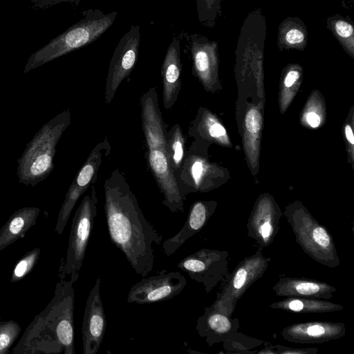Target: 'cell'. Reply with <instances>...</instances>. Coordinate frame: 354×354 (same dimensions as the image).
<instances>
[{
  "instance_id": "19",
  "label": "cell",
  "mask_w": 354,
  "mask_h": 354,
  "mask_svg": "<svg viewBox=\"0 0 354 354\" xmlns=\"http://www.w3.org/2000/svg\"><path fill=\"white\" fill-rule=\"evenodd\" d=\"M272 290L278 297L330 299L335 287L316 279L280 276Z\"/></svg>"
},
{
  "instance_id": "29",
  "label": "cell",
  "mask_w": 354,
  "mask_h": 354,
  "mask_svg": "<svg viewBox=\"0 0 354 354\" xmlns=\"http://www.w3.org/2000/svg\"><path fill=\"white\" fill-rule=\"evenodd\" d=\"M40 252V248H35L26 253L17 262L11 275L12 283L21 280L32 270L38 261Z\"/></svg>"
},
{
  "instance_id": "5",
  "label": "cell",
  "mask_w": 354,
  "mask_h": 354,
  "mask_svg": "<svg viewBox=\"0 0 354 354\" xmlns=\"http://www.w3.org/2000/svg\"><path fill=\"white\" fill-rule=\"evenodd\" d=\"M117 12L86 11L78 22L32 53L23 69L24 74L95 41L113 23Z\"/></svg>"
},
{
  "instance_id": "34",
  "label": "cell",
  "mask_w": 354,
  "mask_h": 354,
  "mask_svg": "<svg viewBox=\"0 0 354 354\" xmlns=\"http://www.w3.org/2000/svg\"><path fill=\"white\" fill-rule=\"evenodd\" d=\"M67 1L71 0H31L30 7L32 9H45L59 2Z\"/></svg>"
},
{
  "instance_id": "27",
  "label": "cell",
  "mask_w": 354,
  "mask_h": 354,
  "mask_svg": "<svg viewBox=\"0 0 354 354\" xmlns=\"http://www.w3.org/2000/svg\"><path fill=\"white\" fill-rule=\"evenodd\" d=\"M196 130L202 136L221 144L229 143L224 127L209 111H204L196 125Z\"/></svg>"
},
{
  "instance_id": "2",
  "label": "cell",
  "mask_w": 354,
  "mask_h": 354,
  "mask_svg": "<svg viewBox=\"0 0 354 354\" xmlns=\"http://www.w3.org/2000/svg\"><path fill=\"white\" fill-rule=\"evenodd\" d=\"M59 274L53 297L28 325L11 353L75 354L73 283L79 276L71 275L66 281L61 268Z\"/></svg>"
},
{
  "instance_id": "25",
  "label": "cell",
  "mask_w": 354,
  "mask_h": 354,
  "mask_svg": "<svg viewBox=\"0 0 354 354\" xmlns=\"http://www.w3.org/2000/svg\"><path fill=\"white\" fill-rule=\"evenodd\" d=\"M326 28L331 31L345 52L354 57V27L348 17L335 15L326 19Z\"/></svg>"
},
{
  "instance_id": "18",
  "label": "cell",
  "mask_w": 354,
  "mask_h": 354,
  "mask_svg": "<svg viewBox=\"0 0 354 354\" xmlns=\"http://www.w3.org/2000/svg\"><path fill=\"white\" fill-rule=\"evenodd\" d=\"M216 205L213 201H197L189 210L187 220L174 236L163 242L162 251L171 257L187 239L198 233L206 225Z\"/></svg>"
},
{
  "instance_id": "20",
  "label": "cell",
  "mask_w": 354,
  "mask_h": 354,
  "mask_svg": "<svg viewBox=\"0 0 354 354\" xmlns=\"http://www.w3.org/2000/svg\"><path fill=\"white\" fill-rule=\"evenodd\" d=\"M180 44L174 38L167 50L161 68L162 78V100L166 109L175 104L181 88Z\"/></svg>"
},
{
  "instance_id": "36",
  "label": "cell",
  "mask_w": 354,
  "mask_h": 354,
  "mask_svg": "<svg viewBox=\"0 0 354 354\" xmlns=\"http://www.w3.org/2000/svg\"><path fill=\"white\" fill-rule=\"evenodd\" d=\"M0 215H1V212H0Z\"/></svg>"
},
{
  "instance_id": "17",
  "label": "cell",
  "mask_w": 354,
  "mask_h": 354,
  "mask_svg": "<svg viewBox=\"0 0 354 354\" xmlns=\"http://www.w3.org/2000/svg\"><path fill=\"white\" fill-rule=\"evenodd\" d=\"M240 326L237 318H232L220 309L211 305L197 319L196 329L209 346L223 342L238 332Z\"/></svg>"
},
{
  "instance_id": "35",
  "label": "cell",
  "mask_w": 354,
  "mask_h": 354,
  "mask_svg": "<svg viewBox=\"0 0 354 354\" xmlns=\"http://www.w3.org/2000/svg\"><path fill=\"white\" fill-rule=\"evenodd\" d=\"M345 130V136L347 141L351 145V147H353L354 144V136L352 131V128L349 124H346L344 128Z\"/></svg>"
},
{
  "instance_id": "12",
  "label": "cell",
  "mask_w": 354,
  "mask_h": 354,
  "mask_svg": "<svg viewBox=\"0 0 354 354\" xmlns=\"http://www.w3.org/2000/svg\"><path fill=\"white\" fill-rule=\"evenodd\" d=\"M140 41V27L131 26L118 44L110 61L106 80V103L111 102L121 82L133 69L138 59Z\"/></svg>"
},
{
  "instance_id": "31",
  "label": "cell",
  "mask_w": 354,
  "mask_h": 354,
  "mask_svg": "<svg viewBox=\"0 0 354 354\" xmlns=\"http://www.w3.org/2000/svg\"><path fill=\"white\" fill-rule=\"evenodd\" d=\"M249 337L238 331L223 342V346L228 353H250L251 352L248 349L261 345L263 343L261 340L253 338L252 340L243 344Z\"/></svg>"
},
{
  "instance_id": "33",
  "label": "cell",
  "mask_w": 354,
  "mask_h": 354,
  "mask_svg": "<svg viewBox=\"0 0 354 354\" xmlns=\"http://www.w3.org/2000/svg\"><path fill=\"white\" fill-rule=\"evenodd\" d=\"M304 119L306 123L312 128L318 127L322 122V117L319 113V111H315L313 107L306 110L304 115Z\"/></svg>"
},
{
  "instance_id": "9",
  "label": "cell",
  "mask_w": 354,
  "mask_h": 354,
  "mask_svg": "<svg viewBox=\"0 0 354 354\" xmlns=\"http://www.w3.org/2000/svg\"><path fill=\"white\" fill-rule=\"evenodd\" d=\"M110 152L111 145L106 137L91 150L66 194L55 229L58 234L63 233L71 212L80 196L97 180V171Z\"/></svg>"
},
{
  "instance_id": "3",
  "label": "cell",
  "mask_w": 354,
  "mask_h": 354,
  "mask_svg": "<svg viewBox=\"0 0 354 354\" xmlns=\"http://www.w3.org/2000/svg\"><path fill=\"white\" fill-rule=\"evenodd\" d=\"M142 128L151 172L164 196L162 204L171 212H183L185 199L179 189L167 149L166 125L159 106L158 94L150 88L140 97Z\"/></svg>"
},
{
  "instance_id": "13",
  "label": "cell",
  "mask_w": 354,
  "mask_h": 354,
  "mask_svg": "<svg viewBox=\"0 0 354 354\" xmlns=\"http://www.w3.org/2000/svg\"><path fill=\"white\" fill-rule=\"evenodd\" d=\"M281 216L282 212L273 198L269 195L261 196L248 218V236L261 249L269 246L279 232Z\"/></svg>"
},
{
  "instance_id": "11",
  "label": "cell",
  "mask_w": 354,
  "mask_h": 354,
  "mask_svg": "<svg viewBox=\"0 0 354 354\" xmlns=\"http://www.w3.org/2000/svg\"><path fill=\"white\" fill-rule=\"evenodd\" d=\"M186 284L187 280L180 272L162 270L133 284L127 300L128 303L138 304L169 300L180 295Z\"/></svg>"
},
{
  "instance_id": "32",
  "label": "cell",
  "mask_w": 354,
  "mask_h": 354,
  "mask_svg": "<svg viewBox=\"0 0 354 354\" xmlns=\"http://www.w3.org/2000/svg\"><path fill=\"white\" fill-rule=\"evenodd\" d=\"M270 345L274 354H315L318 352V348H299L286 347L279 344Z\"/></svg>"
},
{
  "instance_id": "10",
  "label": "cell",
  "mask_w": 354,
  "mask_h": 354,
  "mask_svg": "<svg viewBox=\"0 0 354 354\" xmlns=\"http://www.w3.org/2000/svg\"><path fill=\"white\" fill-rule=\"evenodd\" d=\"M228 257L227 250L202 248L183 258L177 267L209 293L227 275Z\"/></svg>"
},
{
  "instance_id": "22",
  "label": "cell",
  "mask_w": 354,
  "mask_h": 354,
  "mask_svg": "<svg viewBox=\"0 0 354 354\" xmlns=\"http://www.w3.org/2000/svg\"><path fill=\"white\" fill-rule=\"evenodd\" d=\"M308 32L304 22L297 17H288L279 26L277 45L279 50H304Z\"/></svg>"
},
{
  "instance_id": "8",
  "label": "cell",
  "mask_w": 354,
  "mask_h": 354,
  "mask_svg": "<svg viewBox=\"0 0 354 354\" xmlns=\"http://www.w3.org/2000/svg\"><path fill=\"white\" fill-rule=\"evenodd\" d=\"M97 197L94 186L77 207L71 224L68 245L60 268L65 274L79 276L97 216Z\"/></svg>"
},
{
  "instance_id": "1",
  "label": "cell",
  "mask_w": 354,
  "mask_h": 354,
  "mask_svg": "<svg viewBox=\"0 0 354 354\" xmlns=\"http://www.w3.org/2000/svg\"><path fill=\"white\" fill-rule=\"evenodd\" d=\"M104 213L111 242L135 272L147 277L154 263V245L162 237L144 216L124 174L114 169L105 179Z\"/></svg>"
},
{
  "instance_id": "14",
  "label": "cell",
  "mask_w": 354,
  "mask_h": 354,
  "mask_svg": "<svg viewBox=\"0 0 354 354\" xmlns=\"http://www.w3.org/2000/svg\"><path fill=\"white\" fill-rule=\"evenodd\" d=\"M100 281L99 276L86 302L82 326L84 354H97L106 330V321L100 293Z\"/></svg>"
},
{
  "instance_id": "16",
  "label": "cell",
  "mask_w": 354,
  "mask_h": 354,
  "mask_svg": "<svg viewBox=\"0 0 354 354\" xmlns=\"http://www.w3.org/2000/svg\"><path fill=\"white\" fill-rule=\"evenodd\" d=\"M191 54L195 75L206 88H212L217 79V42L194 34L191 36Z\"/></svg>"
},
{
  "instance_id": "24",
  "label": "cell",
  "mask_w": 354,
  "mask_h": 354,
  "mask_svg": "<svg viewBox=\"0 0 354 354\" xmlns=\"http://www.w3.org/2000/svg\"><path fill=\"white\" fill-rule=\"evenodd\" d=\"M245 148L250 162L257 163L259 151V140L261 134L262 118L259 109L250 108L245 117Z\"/></svg>"
},
{
  "instance_id": "30",
  "label": "cell",
  "mask_w": 354,
  "mask_h": 354,
  "mask_svg": "<svg viewBox=\"0 0 354 354\" xmlns=\"http://www.w3.org/2000/svg\"><path fill=\"white\" fill-rule=\"evenodd\" d=\"M21 330V326L15 321H3L0 318V354L10 353Z\"/></svg>"
},
{
  "instance_id": "15",
  "label": "cell",
  "mask_w": 354,
  "mask_h": 354,
  "mask_svg": "<svg viewBox=\"0 0 354 354\" xmlns=\"http://www.w3.org/2000/svg\"><path fill=\"white\" fill-rule=\"evenodd\" d=\"M346 333L342 322H304L290 324L281 331L283 339L295 344H323L337 339Z\"/></svg>"
},
{
  "instance_id": "7",
  "label": "cell",
  "mask_w": 354,
  "mask_h": 354,
  "mask_svg": "<svg viewBox=\"0 0 354 354\" xmlns=\"http://www.w3.org/2000/svg\"><path fill=\"white\" fill-rule=\"evenodd\" d=\"M270 261V257L263 255L261 248L245 257L232 272L225 277L224 283L212 305L232 316L239 299L254 282L262 277Z\"/></svg>"
},
{
  "instance_id": "6",
  "label": "cell",
  "mask_w": 354,
  "mask_h": 354,
  "mask_svg": "<svg viewBox=\"0 0 354 354\" xmlns=\"http://www.w3.org/2000/svg\"><path fill=\"white\" fill-rule=\"evenodd\" d=\"M303 252L316 262L329 267L339 266L340 260L333 238L328 229L297 202L283 213Z\"/></svg>"
},
{
  "instance_id": "26",
  "label": "cell",
  "mask_w": 354,
  "mask_h": 354,
  "mask_svg": "<svg viewBox=\"0 0 354 354\" xmlns=\"http://www.w3.org/2000/svg\"><path fill=\"white\" fill-rule=\"evenodd\" d=\"M167 144L170 164L175 173L180 169L185 153V139L178 124L167 132Z\"/></svg>"
},
{
  "instance_id": "4",
  "label": "cell",
  "mask_w": 354,
  "mask_h": 354,
  "mask_svg": "<svg viewBox=\"0 0 354 354\" xmlns=\"http://www.w3.org/2000/svg\"><path fill=\"white\" fill-rule=\"evenodd\" d=\"M71 122L67 109L42 125L17 160L19 183L33 187L49 176L55 167L57 145Z\"/></svg>"
},
{
  "instance_id": "23",
  "label": "cell",
  "mask_w": 354,
  "mask_h": 354,
  "mask_svg": "<svg viewBox=\"0 0 354 354\" xmlns=\"http://www.w3.org/2000/svg\"><path fill=\"white\" fill-rule=\"evenodd\" d=\"M272 309L296 313H326L340 311L344 306L327 299L306 297H286L270 304Z\"/></svg>"
},
{
  "instance_id": "28",
  "label": "cell",
  "mask_w": 354,
  "mask_h": 354,
  "mask_svg": "<svg viewBox=\"0 0 354 354\" xmlns=\"http://www.w3.org/2000/svg\"><path fill=\"white\" fill-rule=\"evenodd\" d=\"M224 0H196L199 21L208 28H213L221 14Z\"/></svg>"
},
{
  "instance_id": "21",
  "label": "cell",
  "mask_w": 354,
  "mask_h": 354,
  "mask_svg": "<svg viewBox=\"0 0 354 354\" xmlns=\"http://www.w3.org/2000/svg\"><path fill=\"white\" fill-rule=\"evenodd\" d=\"M40 209L24 207L15 211L0 229V251L23 238L37 221Z\"/></svg>"
}]
</instances>
